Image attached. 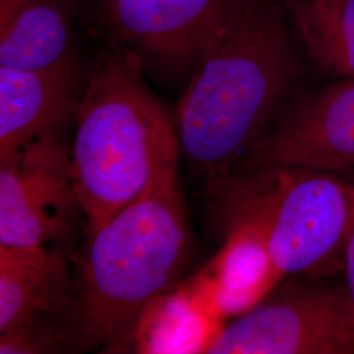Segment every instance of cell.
Instances as JSON below:
<instances>
[{"label":"cell","mask_w":354,"mask_h":354,"mask_svg":"<svg viewBox=\"0 0 354 354\" xmlns=\"http://www.w3.org/2000/svg\"><path fill=\"white\" fill-rule=\"evenodd\" d=\"M286 0H228L177 108L187 159L230 174L302 92L306 61Z\"/></svg>","instance_id":"1"},{"label":"cell","mask_w":354,"mask_h":354,"mask_svg":"<svg viewBox=\"0 0 354 354\" xmlns=\"http://www.w3.org/2000/svg\"><path fill=\"white\" fill-rule=\"evenodd\" d=\"M71 172L92 234L160 180L177 175L180 138L137 54L97 53L75 114Z\"/></svg>","instance_id":"2"},{"label":"cell","mask_w":354,"mask_h":354,"mask_svg":"<svg viewBox=\"0 0 354 354\" xmlns=\"http://www.w3.org/2000/svg\"><path fill=\"white\" fill-rule=\"evenodd\" d=\"M87 236L71 314L76 339L87 348L125 349L143 310L174 288L189 260L177 175L160 180Z\"/></svg>","instance_id":"3"},{"label":"cell","mask_w":354,"mask_h":354,"mask_svg":"<svg viewBox=\"0 0 354 354\" xmlns=\"http://www.w3.org/2000/svg\"><path fill=\"white\" fill-rule=\"evenodd\" d=\"M215 221L261 230L274 279L322 272L344 248L354 214V188L327 172L286 165L235 169L206 180Z\"/></svg>","instance_id":"4"},{"label":"cell","mask_w":354,"mask_h":354,"mask_svg":"<svg viewBox=\"0 0 354 354\" xmlns=\"http://www.w3.org/2000/svg\"><path fill=\"white\" fill-rule=\"evenodd\" d=\"M206 353L354 354V301L346 285H286L221 329Z\"/></svg>","instance_id":"5"},{"label":"cell","mask_w":354,"mask_h":354,"mask_svg":"<svg viewBox=\"0 0 354 354\" xmlns=\"http://www.w3.org/2000/svg\"><path fill=\"white\" fill-rule=\"evenodd\" d=\"M82 207L71 150L61 130L0 159V245H46L67 238Z\"/></svg>","instance_id":"6"},{"label":"cell","mask_w":354,"mask_h":354,"mask_svg":"<svg viewBox=\"0 0 354 354\" xmlns=\"http://www.w3.org/2000/svg\"><path fill=\"white\" fill-rule=\"evenodd\" d=\"M263 165L327 174L354 167V80L304 91L232 171Z\"/></svg>","instance_id":"7"},{"label":"cell","mask_w":354,"mask_h":354,"mask_svg":"<svg viewBox=\"0 0 354 354\" xmlns=\"http://www.w3.org/2000/svg\"><path fill=\"white\" fill-rule=\"evenodd\" d=\"M228 0H106L100 21L111 45L181 73L196 66Z\"/></svg>","instance_id":"8"},{"label":"cell","mask_w":354,"mask_h":354,"mask_svg":"<svg viewBox=\"0 0 354 354\" xmlns=\"http://www.w3.org/2000/svg\"><path fill=\"white\" fill-rule=\"evenodd\" d=\"M86 84L71 53L41 70L0 67V159L75 117Z\"/></svg>","instance_id":"9"},{"label":"cell","mask_w":354,"mask_h":354,"mask_svg":"<svg viewBox=\"0 0 354 354\" xmlns=\"http://www.w3.org/2000/svg\"><path fill=\"white\" fill-rule=\"evenodd\" d=\"M68 263L46 245H0V333L55 314H73Z\"/></svg>","instance_id":"10"},{"label":"cell","mask_w":354,"mask_h":354,"mask_svg":"<svg viewBox=\"0 0 354 354\" xmlns=\"http://www.w3.org/2000/svg\"><path fill=\"white\" fill-rule=\"evenodd\" d=\"M83 1L0 0V67L41 70L64 61Z\"/></svg>","instance_id":"11"},{"label":"cell","mask_w":354,"mask_h":354,"mask_svg":"<svg viewBox=\"0 0 354 354\" xmlns=\"http://www.w3.org/2000/svg\"><path fill=\"white\" fill-rule=\"evenodd\" d=\"M225 231V245L197 290L216 317H239L279 283L260 228L241 223Z\"/></svg>","instance_id":"12"},{"label":"cell","mask_w":354,"mask_h":354,"mask_svg":"<svg viewBox=\"0 0 354 354\" xmlns=\"http://www.w3.org/2000/svg\"><path fill=\"white\" fill-rule=\"evenodd\" d=\"M216 319L197 289L172 288L143 310L129 348L137 353H206L221 330Z\"/></svg>","instance_id":"13"},{"label":"cell","mask_w":354,"mask_h":354,"mask_svg":"<svg viewBox=\"0 0 354 354\" xmlns=\"http://www.w3.org/2000/svg\"><path fill=\"white\" fill-rule=\"evenodd\" d=\"M306 58L317 70L354 80V0H286Z\"/></svg>","instance_id":"14"},{"label":"cell","mask_w":354,"mask_h":354,"mask_svg":"<svg viewBox=\"0 0 354 354\" xmlns=\"http://www.w3.org/2000/svg\"><path fill=\"white\" fill-rule=\"evenodd\" d=\"M61 333L48 319H37L7 329L0 336L1 354L50 353L59 346Z\"/></svg>","instance_id":"15"},{"label":"cell","mask_w":354,"mask_h":354,"mask_svg":"<svg viewBox=\"0 0 354 354\" xmlns=\"http://www.w3.org/2000/svg\"><path fill=\"white\" fill-rule=\"evenodd\" d=\"M342 264L345 269V279H346V288L351 292V297L354 301V214L352 218L351 228L348 232V238L344 248V256H342Z\"/></svg>","instance_id":"16"},{"label":"cell","mask_w":354,"mask_h":354,"mask_svg":"<svg viewBox=\"0 0 354 354\" xmlns=\"http://www.w3.org/2000/svg\"><path fill=\"white\" fill-rule=\"evenodd\" d=\"M99 1H106V0H99Z\"/></svg>","instance_id":"17"}]
</instances>
